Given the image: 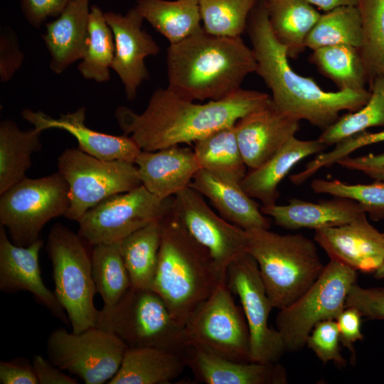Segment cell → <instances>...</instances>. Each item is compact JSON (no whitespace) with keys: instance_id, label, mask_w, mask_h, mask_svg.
I'll return each instance as SVG.
<instances>
[{"instance_id":"36","label":"cell","mask_w":384,"mask_h":384,"mask_svg":"<svg viewBox=\"0 0 384 384\" xmlns=\"http://www.w3.org/2000/svg\"><path fill=\"white\" fill-rule=\"evenodd\" d=\"M88 33L86 51L78 69L87 80L107 82L114 55V38L104 12L95 5L90 7Z\"/></svg>"},{"instance_id":"49","label":"cell","mask_w":384,"mask_h":384,"mask_svg":"<svg viewBox=\"0 0 384 384\" xmlns=\"http://www.w3.org/2000/svg\"><path fill=\"white\" fill-rule=\"evenodd\" d=\"M32 364L38 384H77L75 378L65 375L62 370L55 366L48 359L36 354L32 358Z\"/></svg>"},{"instance_id":"35","label":"cell","mask_w":384,"mask_h":384,"mask_svg":"<svg viewBox=\"0 0 384 384\" xmlns=\"http://www.w3.org/2000/svg\"><path fill=\"white\" fill-rule=\"evenodd\" d=\"M363 38L362 21L356 6H341L321 14L308 33L305 47L311 50L334 45L359 48Z\"/></svg>"},{"instance_id":"19","label":"cell","mask_w":384,"mask_h":384,"mask_svg":"<svg viewBox=\"0 0 384 384\" xmlns=\"http://www.w3.org/2000/svg\"><path fill=\"white\" fill-rule=\"evenodd\" d=\"M299 120L278 110L271 98L235 124L244 161L254 169L274 155L299 129Z\"/></svg>"},{"instance_id":"2","label":"cell","mask_w":384,"mask_h":384,"mask_svg":"<svg viewBox=\"0 0 384 384\" xmlns=\"http://www.w3.org/2000/svg\"><path fill=\"white\" fill-rule=\"evenodd\" d=\"M245 31L257 63L255 73L270 90L274 105L283 113L324 130L339 119L341 111L356 112L368 102L370 92L366 88L325 91L313 78L292 69L285 47L271 29L266 0L257 1Z\"/></svg>"},{"instance_id":"25","label":"cell","mask_w":384,"mask_h":384,"mask_svg":"<svg viewBox=\"0 0 384 384\" xmlns=\"http://www.w3.org/2000/svg\"><path fill=\"white\" fill-rule=\"evenodd\" d=\"M189 187L208 198L221 216L247 230L270 228V221L259 205L242 189L240 183L199 169Z\"/></svg>"},{"instance_id":"13","label":"cell","mask_w":384,"mask_h":384,"mask_svg":"<svg viewBox=\"0 0 384 384\" xmlns=\"http://www.w3.org/2000/svg\"><path fill=\"white\" fill-rule=\"evenodd\" d=\"M174 196L161 199L143 185L111 196L89 209L78 221V234L90 245L122 239L172 213Z\"/></svg>"},{"instance_id":"1","label":"cell","mask_w":384,"mask_h":384,"mask_svg":"<svg viewBox=\"0 0 384 384\" xmlns=\"http://www.w3.org/2000/svg\"><path fill=\"white\" fill-rule=\"evenodd\" d=\"M265 92L240 88L233 95L204 104L184 99L169 89L157 88L142 113L126 106L117 107L114 117L124 134L142 151H157L191 144L263 106Z\"/></svg>"},{"instance_id":"11","label":"cell","mask_w":384,"mask_h":384,"mask_svg":"<svg viewBox=\"0 0 384 384\" xmlns=\"http://www.w3.org/2000/svg\"><path fill=\"white\" fill-rule=\"evenodd\" d=\"M184 326L191 346L237 362L252 361L248 324L226 282L218 285Z\"/></svg>"},{"instance_id":"31","label":"cell","mask_w":384,"mask_h":384,"mask_svg":"<svg viewBox=\"0 0 384 384\" xmlns=\"http://www.w3.org/2000/svg\"><path fill=\"white\" fill-rule=\"evenodd\" d=\"M134 6L169 44L182 41L202 27L198 0H137Z\"/></svg>"},{"instance_id":"44","label":"cell","mask_w":384,"mask_h":384,"mask_svg":"<svg viewBox=\"0 0 384 384\" xmlns=\"http://www.w3.org/2000/svg\"><path fill=\"white\" fill-rule=\"evenodd\" d=\"M23 53L20 49L17 37L9 27H4L0 35V80L9 81L21 68Z\"/></svg>"},{"instance_id":"23","label":"cell","mask_w":384,"mask_h":384,"mask_svg":"<svg viewBox=\"0 0 384 384\" xmlns=\"http://www.w3.org/2000/svg\"><path fill=\"white\" fill-rule=\"evenodd\" d=\"M264 215L271 216L275 224L288 230H318L348 223L366 213L357 202L333 196L330 200L309 202L292 198L286 205L261 207Z\"/></svg>"},{"instance_id":"46","label":"cell","mask_w":384,"mask_h":384,"mask_svg":"<svg viewBox=\"0 0 384 384\" xmlns=\"http://www.w3.org/2000/svg\"><path fill=\"white\" fill-rule=\"evenodd\" d=\"M70 0H20L21 9L26 21L39 28L48 18L58 17Z\"/></svg>"},{"instance_id":"4","label":"cell","mask_w":384,"mask_h":384,"mask_svg":"<svg viewBox=\"0 0 384 384\" xmlns=\"http://www.w3.org/2000/svg\"><path fill=\"white\" fill-rule=\"evenodd\" d=\"M160 222L161 241L151 289L184 326L218 285L226 281L219 275L208 250L172 213Z\"/></svg>"},{"instance_id":"10","label":"cell","mask_w":384,"mask_h":384,"mask_svg":"<svg viewBox=\"0 0 384 384\" xmlns=\"http://www.w3.org/2000/svg\"><path fill=\"white\" fill-rule=\"evenodd\" d=\"M58 168L70 190V206L64 217L77 222L104 199L142 185L134 163L102 160L79 149L64 150L58 158Z\"/></svg>"},{"instance_id":"33","label":"cell","mask_w":384,"mask_h":384,"mask_svg":"<svg viewBox=\"0 0 384 384\" xmlns=\"http://www.w3.org/2000/svg\"><path fill=\"white\" fill-rule=\"evenodd\" d=\"M309 61L339 90L364 89L368 78L358 48L334 45L313 50Z\"/></svg>"},{"instance_id":"7","label":"cell","mask_w":384,"mask_h":384,"mask_svg":"<svg viewBox=\"0 0 384 384\" xmlns=\"http://www.w3.org/2000/svg\"><path fill=\"white\" fill-rule=\"evenodd\" d=\"M85 243L78 233L55 223L50 228L46 245L52 265L54 292L75 333L95 326L99 314L94 304L97 292L92 257Z\"/></svg>"},{"instance_id":"30","label":"cell","mask_w":384,"mask_h":384,"mask_svg":"<svg viewBox=\"0 0 384 384\" xmlns=\"http://www.w3.org/2000/svg\"><path fill=\"white\" fill-rule=\"evenodd\" d=\"M235 124L220 128L198 139L194 142L193 151L200 169L240 183L247 174V166L239 147Z\"/></svg>"},{"instance_id":"32","label":"cell","mask_w":384,"mask_h":384,"mask_svg":"<svg viewBox=\"0 0 384 384\" xmlns=\"http://www.w3.org/2000/svg\"><path fill=\"white\" fill-rule=\"evenodd\" d=\"M161 241V225L155 220L119 242L120 252L132 286L151 289Z\"/></svg>"},{"instance_id":"18","label":"cell","mask_w":384,"mask_h":384,"mask_svg":"<svg viewBox=\"0 0 384 384\" xmlns=\"http://www.w3.org/2000/svg\"><path fill=\"white\" fill-rule=\"evenodd\" d=\"M314 241L330 260L356 271L374 273L384 261V233L368 222L366 213L341 225L315 230Z\"/></svg>"},{"instance_id":"28","label":"cell","mask_w":384,"mask_h":384,"mask_svg":"<svg viewBox=\"0 0 384 384\" xmlns=\"http://www.w3.org/2000/svg\"><path fill=\"white\" fill-rule=\"evenodd\" d=\"M269 22L277 41L295 59L306 48V38L321 14L306 0H266Z\"/></svg>"},{"instance_id":"45","label":"cell","mask_w":384,"mask_h":384,"mask_svg":"<svg viewBox=\"0 0 384 384\" xmlns=\"http://www.w3.org/2000/svg\"><path fill=\"white\" fill-rule=\"evenodd\" d=\"M362 317L356 308L346 306L336 319L341 343L350 351L351 362L353 365L356 361L354 343L364 338L361 328Z\"/></svg>"},{"instance_id":"8","label":"cell","mask_w":384,"mask_h":384,"mask_svg":"<svg viewBox=\"0 0 384 384\" xmlns=\"http://www.w3.org/2000/svg\"><path fill=\"white\" fill-rule=\"evenodd\" d=\"M70 206L67 181L59 172L38 178L26 176L0 196V223L16 245L40 239L45 225L65 216Z\"/></svg>"},{"instance_id":"16","label":"cell","mask_w":384,"mask_h":384,"mask_svg":"<svg viewBox=\"0 0 384 384\" xmlns=\"http://www.w3.org/2000/svg\"><path fill=\"white\" fill-rule=\"evenodd\" d=\"M104 14L114 38L111 68L124 85L127 99L132 101L136 98L141 84L149 78L145 58L158 55L160 48L142 28L144 19L135 6L124 14L114 11Z\"/></svg>"},{"instance_id":"14","label":"cell","mask_w":384,"mask_h":384,"mask_svg":"<svg viewBox=\"0 0 384 384\" xmlns=\"http://www.w3.org/2000/svg\"><path fill=\"white\" fill-rule=\"evenodd\" d=\"M226 284L239 297L248 324L251 361L278 362L286 351L278 331L269 326L268 317L274 307L257 263L249 252L240 255L228 265Z\"/></svg>"},{"instance_id":"12","label":"cell","mask_w":384,"mask_h":384,"mask_svg":"<svg viewBox=\"0 0 384 384\" xmlns=\"http://www.w3.org/2000/svg\"><path fill=\"white\" fill-rule=\"evenodd\" d=\"M127 348L116 336L97 326L79 333L58 328L46 341L50 363L86 384L107 383L118 371Z\"/></svg>"},{"instance_id":"41","label":"cell","mask_w":384,"mask_h":384,"mask_svg":"<svg viewBox=\"0 0 384 384\" xmlns=\"http://www.w3.org/2000/svg\"><path fill=\"white\" fill-rule=\"evenodd\" d=\"M340 337L336 321L327 319L318 322L306 338L307 346L324 365L334 362L338 368L347 361L341 353Z\"/></svg>"},{"instance_id":"27","label":"cell","mask_w":384,"mask_h":384,"mask_svg":"<svg viewBox=\"0 0 384 384\" xmlns=\"http://www.w3.org/2000/svg\"><path fill=\"white\" fill-rule=\"evenodd\" d=\"M186 366L181 356L152 347L127 348L109 384H164L176 378Z\"/></svg>"},{"instance_id":"37","label":"cell","mask_w":384,"mask_h":384,"mask_svg":"<svg viewBox=\"0 0 384 384\" xmlns=\"http://www.w3.org/2000/svg\"><path fill=\"white\" fill-rule=\"evenodd\" d=\"M368 102L356 112L341 116L333 124L322 130L318 139L326 146H332L353 135L374 127H384V77L375 78L370 84Z\"/></svg>"},{"instance_id":"24","label":"cell","mask_w":384,"mask_h":384,"mask_svg":"<svg viewBox=\"0 0 384 384\" xmlns=\"http://www.w3.org/2000/svg\"><path fill=\"white\" fill-rule=\"evenodd\" d=\"M89 0H70L56 18L46 24L42 36L50 55V68L56 74L81 60L88 41Z\"/></svg>"},{"instance_id":"38","label":"cell","mask_w":384,"mask_h":384,"mask_svg":"<svg viewBox=\"0 0 384 384\" xmlns=\"http://www.w3.org/2000/svg\"><path fill=\"white\" fill-rule=\"evenodd\" d=\"M363 38L358 48L370 84L384 77V0H358Z\"/></svg>"},{"instance_id":"6","label":"cell","mask_w":384,"mask_h":384,"mask_svg":"<svg viewBox=\"0 0 384 384\" xmlns=\"http://www.w3.org/2000/svg\"><path fill=\"white\" fill-rule=\"evenodd\" d=\"M95 326L112 333L127 348H156L184 359L191 346L185 326L151 289L132 286L116 304L99 310Z\"/></svg>"},{"instance_id":"42","label":"cell","mask_w":384,"mask_h":384,"mask_svg":"<svg viewBox=\"0 0 384 384\" xmlns=\"http://www.w3.org/2000/svg\"><path fill=\"white\" fill-rule=\"evenodd\" d=\"M384 142V129L376 132L366 131L353 135L334 144V147L327 151H322L305 165L306 171L314 175L321 168L330 167L333 164L362 147Z\"/></svg>"},{"instance_id":"21","label":"cell","mask_w":384,"mask_h":384,"mask_svg":"<svg viewBox=\"0 0 384 384\" xmlns=\"http://www.w3.org/2000/svg\"><path fill=\"white\" fill-rule=\"evenodd\" d=\"M134 164L142 185L161 199L189 187L200 169L193 149L180 145L153 151L142 150Z\"/></svg>"},{"instance_id":"40","label":"cell","mask_w":384,"mask_h":384,"mask_svg":"<svg viewBox=\"0 0 384 384\" xmlns=\"http://www.w3.org/2000/svg\"><path fill=\"white\" fill-rule=\"evenodd\" d=\"M310 186L316 193L328 194L357 202L375 221L384 219V181L348 184L337 179L316 178L311 182Z\"/></svg>"},{"instance_id":"43","label":"cell","mask_w":384,"mask_h":384,"mask_svg":"<svg viewBox=\"0 0 384 384\" xmlns=\"http://www.w3.org/2000/svg\"><path fill=\"white\" fill-rule=\"evenodd\" d=\"M346 306L356 308L369 319L384 320V287L363 288L356 283L347 295Z\"/></svg>"},{"instance_id":"3","label":"cell","mask_w":384,"mask_h":384,"mask_svg":"<svg viewBox=\"0 0 384 384\" xmlns=\"http://www.w3.org/2000/svg\"><path fill=\"white\" fill-rule=\"evenodd\" d=\"M256 68L252 50L241 37L212 35L202 26L169 44L167 88L191 101L219 100L239 90Z\"/></svg>"},{"instance_id":"29","label":"cell","mask_w":384,"mask_h":384,"mask_svg":"<svg viewBox=\"0 0 384 384\" xmlns=\"http://www.w3.org/2000/svg\"><path fill=\"white\" fill-rule=\"evenodd\" d=\"M41 132L33 127L23 131L10 119L1 122L0 195L26 176L32 154L42 149Z\"/></svg>"},{"instance_id":"47","label":"cell","mask_w":384,"mask_h":384,"mask_svg":"<svg viewBox=\"0 0 384 384\" xmlns=\"http://www.w3.org/2000/svg\"><path fill=\"white\" fill-rule=\"evenodd\" d=\"M1 384H38L32 364L26 358L0 362Z\"/></svg>"},{"instance_id":"9","label":"cell","mask_w":384,"mask_h":384,"mask_svg":"<svg viewBox=\"0 0 384 384\" xmlns=\"http://www.w3.org/2000/svg\"><path fill=\"white\" fill-rule=\"evenodd\" d=\"M357 271L330 260L311 286L297 300L279 309L276 316L277 330L286 351H300L319 321L334 319L346 307L351 287L356 283Z\"/></svg>"},{"instance_id":"22","label":"cell","mask_w":384,"mask_h":384,"mask_svg":"<svg viewBox=\"0 0 384 384\" xmlns=\"http://www.w3.org/2000/svg\"><path fill=\"white\" fill-rule=\"evenodd\" d=\"M186 366L196 380L206 384H286L284 367L278 362H237L191 346Z\"/></svg>"},{"instance_id":"51","label":"cell","mask_w":384,"mask_h":384,"mask_svg":"<svg viewBox=\"0 0 384 384\" xmlns=\"http://www.w3.org/2000/svg\"><path fill=\"white\" fill-rule=\"evenodd\" d=\"M373 274V277L376 279H384V261Z\"/></svg>"},{"instance_id":"34","label":"cell","mask_w":384,"mask_h":384,"mask_svg":"<svg viewBox=\"0 0 384 384\" xmlns=\"http://www.w3.org/2000/svg\"><path fill=\"white\" fill-rule=\"evenodd\" d=\"M91 257L96 292L101 295L104 306H113L132 287L119 242L94 245Z\"/></svg>"},{"instance_id":"39","label":"cell","mask_w":384,"mask_h":384,"mask_svg":"<svg viewBox=\"0 0 384 384\" xmlns=\"http://www.w3.org/2000/svg\"><path fill=\"white\" fill-rule=\"evenodd\" d=\"M204 30L215 36L241 37L258 0H198Z\"/></svg>"},{"instance_id":"20","label":"cell","mask_w":384,"mask_h":384,"mask_svg":"<svg viewBox=\"0 0 384 384\" xmlns=\"http://www.w3.org/2000/svg\"><path fill=\"white\" fill-rule=\"evenodd\" d=\"M85 107H80L74 112L53 118L41 111L26 108L21 112V116L42 132L50 129L68 132L77 139L78 149L92 156L105 161L134 163L142 151L136 142L124 134L111 135L87 127L85 123Z\"/></svg>"},{"instance_id":"5","label":"cell","mask_w":384,"mask_h":384,"mask_svg":"<svg viewBox=\"0 0 384 384\" xmlns=\"http://www.w3.org/2000/svg\"><path fill=\"white\" fill-rule=\"evenodd\" d=\"M246 232L247 252L257 263L274 308L293 303L324 270L314 241L302 234L281 235L265 228Z\"/></svg>"},{"instance_id":"15","label":"cell","mask_w":384,"mask_h":384,"mask_svg":"<svg viewBox=\"0 0 384 384\" xmlns=\"http://www.w3.org/2000/svg\"><path fill=\"white\" fill-rule=\"evenodd\" d=\"M172 213L209 252L220 277L228 265L247 250L245 230L216 215L199 193L187 187L174 196Z\"/></svg>"},{"instance_id":"48","label":"cell","mask_w":384,"mask_h":384,"mask_svg":"<svg viewBox=\"0 0 384 384\" xmlns=\"http://www.w3.org/2000/svg\"><path fill=\"white\" fill-rule=\"evenodd\" d=\"M336 164L346 169L361 172L374 181H384V151L355 157L348 156Z\"/></svg>"},{"instance_id":"50","label":"cell","mask_w":384,"mask_h":384,"mask_svg":"<svg viewBox=\"0 0 384 384\" xmlns=\"http://www.w3.org/2000/svg\"><path fill=\"white\" fill-rule=\"evenodd\" d=\"M313 6L326 12L341 6H356L358 0H306Z\"/></svg>"},{"instance_id":"26","label":"cell","mask_w":384,"mask_h":384,"mask_svg":"<svg viewBox=\"0 0 384 384\" xmlns=\"http://www.w3.org/2000/svg\"><path fill=\"white\" fill-rule=\"evenodd\" d=\"M327 146L318 139L302 140L293 137L258 167L250 169L240 182L244 191L262 206L276 204L278 186L290 170L307 156L318 154Z\"/></svg>"},{"instance_id":"17","label":"cell","mask_w":384,"mask_h":384,"mask_svg":"<svg viewBox=\"0 0 384 384\" xmlns=\"http://www.w3.org/2000/svg\"><path fill=\"white\" fill-rule=\"evenodd\" d=\"M43 244L39 239L27 247L16 245L9 238L6 228L0 225V290L9 294L30 292L37 303L69 326L65 311L41 277L38 257Z\"/></svg>"}]
</instances>
